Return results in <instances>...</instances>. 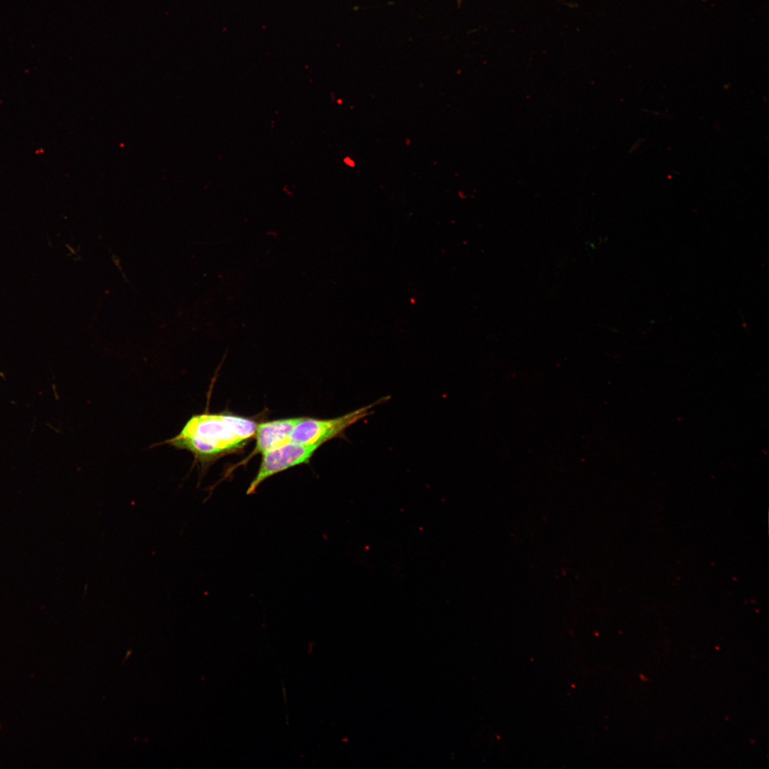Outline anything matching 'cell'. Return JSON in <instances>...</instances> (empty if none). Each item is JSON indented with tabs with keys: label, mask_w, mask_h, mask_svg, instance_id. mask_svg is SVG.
Listing matches in <instances>:
<instances>
[{
	"label": "cell",
	"mask_w": 769,
	"mask_h": 769,
	"mask_svg": "<svg viewBox=\"0 0 769 769\" xmlns=\"http://www.w3.org/2000/svg\"><path fill=\"white\" fill-rule=\"evenodd\" d=\"M255 421L228 414L192 415L177 435L164 443L191 452L201 474L220 457L241 449L254 437Z\"/></svg>",
	"instance_id": "obj_1"
},
{
	"label": "cell",
	"mask_w": 769,
	"mask_h": 769,
	"mask_svg": "<svg viewBox=\"0 0 769 769\" xmlns=\"http://www.w3.org/2000/svg\"><path fill=\"white\" fill-rule=\"evenodd\" d=\"M382 399L336 418L320 419L303 417L295 426L291 436V441L304 444L320 443L323 445L341 434L350 426L370 415L371 409Z\"/></svg>",
	"instance_id": "obj_2"
},
{
	"label": "cell",
	"mask_w": 769,
	"mask_h": 769,
	"mask_svg": "<svg viewBox=\"0 0 769 769\" xmlns=\"http://www.w3.org/2000/svg\"><path fill=\"white\" fill-rule=\"evenodd\" d=\"M320 446L322 444L320 443L304 444L290 441L263 454L257 474L251 482L246 494L254 493L258 486L269 477L288 469L308 463Z\"/></svg>",
	"instance_id": "obj_3"
},
{
	"label": "cell",
	"mask_w": 769,
	"mask_h": 769,
	"mask_svg": "<svg viewBox=\"0 0 769 769\" xmlns=\"http://www.w3.org/2000/svg\"><path fill=\"white\" fill-rule=\"evenodd\" d=\"M303 417H293L257 424L256 447L252 455L264 454L291 441V436Z\"/></svg>",
	"instance_id": "obj_4"
}]
</instances>
